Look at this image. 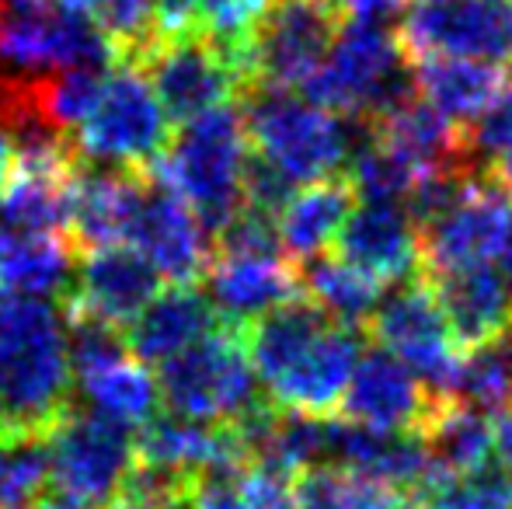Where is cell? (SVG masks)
<instances>
[{"label":"cell","instance_id":"cell-10","mask_svg":"<svg viewBox=\"0 0 512 509\" xmlns=\"http://www.w3.org/2000/svg\"><path fill=\"white\" fill-rule=\"evenodd\" d=\"M411 63L425 56L512 63V0H422L398 25Z\"/></svg>","mask_w":512,"mask_h":509},{"label":"cell","instance_id":"cell-42","mask_svg":"<svg viewBox=\"0 0 512 509\" xmlns=\"http://www.w3.org/2000/svg\"><path fill=\"white\" fill-rule=\"evenodd\" d=\"M349 21H391L408 7V0H331Z\"/></svg>","mask_w":512,"mask_h":509},{"label":"cell","instance_id":"cell-40","mask_svg":"<svg viewBox=\"0 0 512 509\" xmlns=\"http://www.w3.org/2000/svg\"><path fill=\"white\" fill-rule=\"evenodd\" d=\"M464 143L467 154L478 168H488L492 161H499L502 154L512 150V91L499 98L492 109L481 112L474 123L464 126Z\"/></svg>","mask_w":512,"mask_h":509},{"label":"cell","instance_id":"cell-26","mask_svg":"<svg viewBox=\"0 0 512 509\" xmlns=\"http://www.w3.org/2000/svg\"><path fill=\"white\" fill-rule=\"evenodd\" d=\"M331 325V318L310 297H293L279 304L276 311L262 314L241 332L244 353L251 360V370L265 387H272L286 374L293 360Z\"/></svg>","mask_w":512,"mask_h":509},{"label":"cell","instance_id":"cell-11","mask_svg":"<svg viewBox=\"0 0 512 509\" xmlns=\"http://www.w3.org/2000/svg\"><path fill=\"white\" fill-rule=\"evenodd\" d=\"M136 67H143L164 116L175 126L241 95V77H237L234 63L206 32L154 42Z\"/></svg>","mask_w":512,"mask_h":509},{"label":"cell","instance_id":"cell-5","mask_svg":"<svg viewBox=\"0 0 512 509\" xmlns=\"http://www.w3.org/2000/svg\"><path fill=\"white\" fill-rule=\"evenodd\" d=\"M171 143V119L164 116L147 74L136 63H115L91 116L74 133L81 161L112 168L150 171Z\"/></svg>","mask_w":512,"mask_h":509},{"label":"cell","instance_id":"cell-43","mask_svg":"<svg viewBox=\"0 0 512 509\" xmlns=\"http://www.w3.org/2000/svg\"><path fill=\"white\" fill-rule=\"evenodd\" d=\"M492 440H495V450H499L502 464L512 471V405L502 408L499 419L492 422Z\"/></svg>","mask_w":512,"mask_h":509},{"label":"cell","instance_id":"cell-41","mask_svg":"<svg viewBox=\"0 0 512 509\" xmlns=\"http://www.w3.org/2000/svg\"><path fill=\"white\" fill-rule=\"evenodd\" d=\"M203 32V0H154L157 42L185 39Z\"/></svg>","mask_w":512,"mask_h":509},{"label":"cell","instance_id":"cell-48","mask_svg":"<svg viewBox=\"0 0 512 509\" xmlns=\"http://www.w3.org/2000/svg\"><path fill=\"white\" fill-rule=\"evenodd\" d=\"M11 436H18V429L11 426V415H7V408L0 405V443H7Z\"/></svg>","mask_w":512,"mask_h":509},{"label":"cell","instance_id":"cell-36","mask_svg":"<svg viewBox=\"0 0 512 509\" xmlns=\"http://www.w3.org/2000/svg\"><path fill=\"white\" fill-rule=\"evenodd\" d=\"M258 468L244 454L209 461L189 475L192 509H255Z\"/></svg>","mask_w":512,"mask_h":509},{"label":"cell","instance_id":"cell-34","mask_svg":"<svg viewBox=\"0 0 512 509\" xmlns=\"http://www.w3.org/2000/svg\"><path fill=\"white\" fill-rule=\"evenodd\" d=\"M422 503L432 509H512V471L485 461L460 475H443Z\"/></svg>","mask_w":512,"mask_h":509},{"label":"cell","instance_id":"cell-33","mask_svg":"<svg viewBox=\"0 0 512 509\" xmlns=\"http://www.w3.org/2000/svg\"><path fill=\"white\" fill-rule=\"evenodd\" d=\"M46 485V436H11L7 443H0V509H32Z\"/></svg>","mask_w":512,"mask_h":509},{"label":"cell","instance_id":"cell-8","mask_svg":"<svg viewBox=\"0 0 512 509\" xmlns=\"http://www.w3.org/2000/svg\"><path fill=\"white\" fill-rule=\"evenodd\" d=\"M46 447L49 482L84 506H105L136 464L133 429L77 405L46 433Z\"/></svg>","mask_w":512,"mask_h":509},{"label":"cell","instance_id":"cell-30","mask_svg":"<svg viewBox=\"0 0 512 509\" xmlns=\"http://www.w3.org/2000/svg\"><path fill=\"white\" fill-rule=\"evenodd\" d=\"M450 394L481 412H502L512 405V328L464 349Z\"/></svg>","mask_w":512,"mask_h":509},{"label":"cell","instance_id":"cell-45","mask_svg":"<svg viewBox=\"0 0 512 509\" xmlns=\"http://www.w3.org/2000/svg\"><path fill=\"white\" fill-rule=\"evenodd\" d=\"M485 171L495 178V182L502 185V189H509V192H512V150H509V154H502L499 161H492V164H488Z\"/></svg>","mask_w":512,"mask_h":509},{"label":"cell","instance_id":"cell-44","mask_svg":"<svg viewBox=\"0 0 512 509\" xmlns=\"http://www.w3.org/2000/svg\"><path fill=\"white\" fill-rule=\"evenodd\" d=\"M11 157H14V133L0 123V189H4V178L7 168H11Z\"/></svg>","mask_w":512,"mask_h":509},{"label":"cell","instance_id":"cell-14","mask_svg":"<svg viewBox=\"0 0 512 509\" xmlns=\"http://www.w3.org/2000/svg\"><path fill=\"white\" fill-rule=\"evenodd\" d=\"M77 262L81 265L74 272V290L60 304H74L112 325H129L161 293L164 276L126 241L91 248L77 255Z\"/></svg>","mask_w":512,"mask_h":509},{"label":"cell","instance_id":"cell-9","mask_svg":"<svg viewBox=\"0 0 512 509\" xmlns=\"http://www.w3.org/2000/svg\"><path fill=\"white\" fill-rule=\"evenodd\" d=\"M342 21L331 0H272L251 35V84L300 88L328 60Z\"/></svg>","mask_w":512,"mask_h":509},{"label":"cell","instance_id":"cell-29","mask_svg":"<svg viewBox=\"0 0 512 509\" xmlns=\"http://www.w3.org/2000/svg\"><path fill=\"white\" fill-rule=\"evenodd\" d=\"M77 387H81L91 412L122 422L129 429H140L143 422L157 415V398H161L157 377L147 370V363L133 360V356L115 363V367L98 370V374L81 377Z\"/></svg>","mask_w":512,"mask_h":509},{"label":"cell","instance_id":"cell-1","mask_svg":"<svg viewBox=\"0 0 512 509\" xmlns=\"http://www.w3.org/2000/svg\"><path fill=\"white\" fill-rule=\"evenodd\" d=\"M63 307L46 297H0V405L18 436H46L74 401Z\"/></svg>","mask_w":512,"mask_h":509},{"label":"cell","instance_id":"cell-23","mask_svg":"<svg viewBox=\"0 0 512 509\" xmlns=\"http://www.w3.org/2000/svg\"><path fill=\"white\" fill-rule=\"evenodd\" d=\"M77 248L67 234H39L0 224V293L67 297L74 290Z\"/></svg>","mask_w":512,"mask_h":509},{"label":"cell","instance_id":"cell-46","mask_svg":"<svg viewBox=\"0 0 512 509\" xmlns=\"http://www.w3.org/2000/svg\"><path fill=\"white\" fill-rule=\"evenodd\" d=\"M502 279H506L509 293H512V217H509V231H506V241H502Z\"/></svg>","mask_w":512,"mask_h":509},{"label":"cell","instance_id":"cell-38","mask_svg":"<svg viewBox=\"0 0 512 509\" xmlns=\"http://www.w3.org/2000/svg\"><path fill=\"white\" fill-rule=\"evenodd\" d=\"M102 509H192L189 478L147 468V464H133L122 489Z\"/></svg>","mask_w":512,"mask_h":509},{"label":"cell","instance_id":"cell-15","mask_svg":"<svg viewBox=\"0 0 512 509\" xmlns=\"http://www.w3.org/2000/svg\"><path fill=\"white\" fill-rule=\"evenodd\" d=\"M436 394L429 391L401 360L384 349L359 356L352 381L342 394V419L384 433H418Z\"/></svg>","mask_w":512,"mask_h":509},{"label":"cell","instance_id":"cell-21","mask_svg":"<svg viewBox=\"0 0 512 509\" xmlns=\"http://www.w3.org/2000/svg\"><path fill=\"white\" fill-rule=\"evenodd\" d=\"M415 95L443 112L450 123L467 126L512 91V70L506 63L464 60V56H425L411 63Z\"/></svg>","mask_w":512,"mask_h":509},{"label":"cell","instance_id":"cell-13","mask_svg":"<svg viewBox=\"0 0 512 509\" xmlns=\"http://www.w3.org/2000/svg\"><path fill=\"white\" fill-rule=\"evenodd\" d=\"M126 245L150 258L157 272L171 283H196L206 276V265L213 258L209 231L199 224L192 206L150 171L143 185L140 206L129 224Z\"/></svg>","mask_w":512,"mask_h":509},{"label":"cell","instance_id":"cell-7","mask_svg":"<svg viewBox=\"0 0 512 509\" xmlns=\"http://www.w3.org/2000/svg\"><path fill=\"white\" fill-rule=\"evenodd\" d=\"M366 335L384 353L401 360L432 394H450L460 367V342L453 339L446 314L425 276L405 279L391 297H380Z\"/></svg>","mask_w":512,"mask_h":509},{"label":"cell","instance_id":"cell-20","mask_svg":"<svg viewBox=\"0 0 512 509\" xmlns=\"http://www.w3.org/2000/svg\"><path fill=\"white\" fill-rule=\"evenodd\" d=\"M425 283L436 293L460 349L481 346L512 328V293L502 272H495L488 262L425 276Z\"/></svg>","mask_w":512,"mask_h":509},{"label":"cell","instance_id":"cell-28","mask_svg":"<svg viewBox=\"0 0 512 509\" xmlns=\"http://www.w3.org/2000/svg\"><path fill=\"white\" fill-rule=\"evenodd\" d=\"M300 290L304 297L314 300L331 321L349 328H366V321L373 318L380 297H384V283L370 279L366 272L352 269L349 262L331 255H314L307 262H300L297 269Z\"/></svg>","mask_w":512,"mask_h":509},{"label":"cell","instance_id":"cell-50","mask_svg":"<svg viewBox=\"0 0 512 509\" xmlns=\"http://www.w3.org/2000/svg\"><path fill=\"white\" fill-rule=\"evenodd\" d=\"M401 509H432L429 503H422V499H405V506Z\"/></svg>","mask_w":512,"mask_h":509},{"label":"cell","instance_id":"cell-18","mask_svg":"<svg viewBox=\"0 0 512 509\" xmlns=\"http://www.w3.org/2000/svg\"><path fill=\"white\" fill-rule=\"evenodd\" d=\"M335 255L377 283H405L418 276V227L398 203L356 206L335 238Z\"/></svg>","mask_w":512,"mask_h":509},{"label":"cell","instance_id":"cell-37","mask_svg":"<svg viewBox=\"0 0 512 509\" xmlns=\"http://www.w3.org/2000/svg\"><path fill=\"white\" fill-rule=\"evenodd\" d=\"M95 18L119 49V63H140L157 42L154 0H95Z\"/></svg>","mask_w":512,"mask_h":509},{"label":"cell","instance_id":"cell-6","mask_svg":"<svg viewBox=\"0 0 512 509\" xmlns=\"http://www.w3.org/2000/svg\"><path fill=\"white\" fill-rule=\"evenodd\" d=\"M157 387L171 412L216 426H230L262 401L241 335L223 325L164 360Z\"/></svg>","mask_w":512,"mask_h":509},{"label":"cell","instance_id":"cell-2","mask_svg":"<svg viewBox=\"0 0 512 509\" xmlns=\"http://www.w3.org/2000/svg\"><path fill=\"white\" fill-rule=\"evenodd\" d=\"M408 63L398 32L384 21H342L328 60L300 88L321 109L370 123L415 95Z\"/></svg>","mask_w":512,"mask_h":509},{"label":"cell","instance_id":"cell-27","mask_svg":"<svg viewBox=\"0 0 512 509\" xmlns=\"http://www.w3.org/2000/svg\"><path fill=\"white\" fill-rule=\"evenodd\" d=\"M418 436L425 440L432 461L439 464L443 475H460V471L478 468L495 450L488 412L453 398V394H436L429 415L418 426Z\"/></svg>","mask_w":512,"mask_h":509},{"label":"cell","instance_id":"cell-16","mask_svg":"<svg viewBox=\"0 0 512 509\" xmlns=\"http://www.w3.org/2000/svg\"><path fill=\"white\" fill-rule=\"evenodd\" d=\"M206 290L220 325L237 335L304 293L297 265H286L283 255H213L206 265Z\"/></svg>","mask_w":512,"mask_h":509},{"label":"cell","instance_id":"cell-24","mask_svg":"<svg viewBox=\"0 0 512 509\" xmlns=\"http://www.w3.org/2000/svg\"><path fill=\"white\" fill-rule=\"evenodd\" d=\"M244 454L237 443L234 429L216 426V422H199L189 415L164 412L147 419L133 436V457L136 464H147L157 471H171V475L189 478L209 461L220 457Z\"/></svg>","mask_w":512,"mask_h":509},{"label":"cell","instance_id":"cell-19","mask_svg":"<svg viewBox=\"0 0 512 509\" xmlns=\"http://www.w3.org/2000/svg\"><path fill=\"white\" fill-rule=\"evenodd\" d=\"M150 171L112 168V164H91V171L81 164L74 182V213H70V245L77 255L91 248L126 241L133 213L140 206L143 185Z\"/></svg>","mask_w":512,"mask_h":509},{"label":"cell","instance_id":"cell-49","mask_svg":"<svg viewBox=\"0 0 512 509\" xmlns=\"http://www.w3.org/2000/svg\"><path fill=\"white\" fill-rule=\"evenodd\" d=\"M28 4H42V0H0V7H28Z\"/></svg>","mask_w":512,"mask_h":509},{"label":"cell","instance_id":"cell-35","mask_svg":"<svg viewBox=\"0 0 512 509\" xmlns=\"http://www.w3.org/2000/svg\"><path fill=\"white\" fill-rule=\"evenodd\" d=\"M269 7L272 0H203V32L234 63L237 77H241V91L251 84V70H248L251 35H255L258 21L265 18Z\"/></svg>","mask_w":512,"mask_h":509},{"label":"cell","instance_id":"cell-32","mask_svg":"<svg viewBox=\"0 0 512 509\" xmlns=\"http://www.w3.org/2000/svg\"><path fill=\"white\" fill-rule=\"evenodd\" d=\"M63 307V325H67V353H70V370H74V381L88 374H98L105 367L129 360V342L119 332V325L98 318L91 311H81L74 304Z\"/></svg>","mask_w":512,"mask_h":509},{"label":"cell","instance_id":"cell-31","mask_svg":"<svg viewBox=\"0 0 512 509\" xmlns=\"http://www.w3.org/2000/svg\"><path fill=\"white\" fill-rule=\"evenodd\" d=\"M293 499L297 509H401L408 496L335 464H324L293 478Z\"/></svg>","mask_w":512,"mask_h":509},{"label":"cell","instance_id":"cell-47","mask_svg":"<svg viewBox=\"0 0 512 509\" xmlns=\"http://www.w3.org/2000/svg\"><path fill=\"white\" fill-rule=\"evenodd\" d=\"M32 509H91V506L77 503V499H70V496H49V499H39Z\"/></svg>","mask_w":512,"mask_h":509},{"label":"cell","instance_id":"cell-4","mask_svg":"<svg viewBox=\"0 0 512 509\" xmlns=\"http://www.w3.org/2000/svg\"><path fill=\"white\" fill-rule=\"evenodd\" d=\"M237 98L248 143L297 185L331 178L349 161L356 129H349L335 112L293 95L290 88L269 84H251Z\"/></svg>","mask_w":512,"mask_h":509},{"label":"cell","instance_id":"cell-22","mask_svg":"<svg viewBox=\"0 0 512 509\" xmlns=\"http://www.w3.org/2000/svg\"><path fill=\"white\" fill-rule=\"evenodd\" d=\"M216 328H220V318H216L213 300L199 293L196 283H171L129 321L126 342L133 360L161 367L164 360L178 356Z\"/></svg>","mask_w":512,"mask_h":509},{"label":"cell","instance_id":"cell-3","mask_svg":"<svg viewBox=\"0 0 512 509\" xmlns=\"http://www.w3.org/2000/svg\"><path fill=\"white\" fill-rule=\"evenodd\" d=\"M244 157H248V133H244L241 105L227 102L178 126L168 150L150 171L161 175L192 206L209 234H216L241 210Z\"/></svg>","mask_w":512,"mask_h":509},{"label":"cell","instance_id":"cell-25","mask_svg":"<svg viewBox=\"0 0 512 509\" xmlns=\"http://www.w3.org/2000/svg\"><path fill=\"white\" fill-rule=\"evenodd\" d=\"M356 199L359 196L352 189V182L338 175L310 182L304 192H293L286 210L276 217L283 252L297 258V262L324 255L335 245L338 234H342L345 220L352 217Z\"/></svg>","mask_w":512,"mask_h":509},{"label":"cell","instance_id":"cell-12","mask_svg":"<svg viewBox=\"0 0 512 509\" xmlns=\"http://www.w3.org/2000/svg\"><path fill=\"white\" fill-rule=\"evenodd\" d=\"M512 217V192L502 189L492 175H481L474 189L439 220L418 231V272H439L481 265L502 252V241Z\"/></svg>","mask_w":512,"mask_h":509},{"label":"cell","instance_id":"cell-17","mask_svg":"<svg viewBox=\"0 0 512 509\" xmlns=\"http://www.w3.org/2000/svg\"><path fill=\"white\" fill-rule=\"evenodd\" d=\"M359 356H363V332L331 321L269 387V398L279 408H293V412L331 415L342 405V394L352 381Z\"/></svg>","mask_w":512,"mask_h":509},{"label":"cell","instance_id":"cell-39","mask_svg":"<svg viewBox=\"0 0 512 509\" xmlns=\"http://www.w3.org/2000/svg\"><path fill=\"white\" fill-rule=\"evenodd\" d=\"M293 189H297V182L283 168H276L269 157H262L258 150L244 157L241 206L265 213V217H279L286 210V203L293 199Z\"/></svg>","mask_w":512,"mask_h":509}]
</instances>
